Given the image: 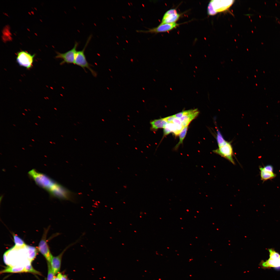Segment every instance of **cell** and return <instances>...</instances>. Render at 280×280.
Listing matches in <instances>:
<instances>
[{"mask_svg": "<svg viewBox=\"0 0 280 280\" xmlns=\"http://www.w3.org/2000/svg\"><path fill=\"white\" fill-rule=\"evenodd\" d=\"M32 141H34V140L33 139H32Z\"/></svg>", "mask_w": 280, "mask_h": 280, "instance_id": "cell-30", "label": "cell"}, {"mask_svg": "<svg viewBox=\"0 0 280 280\" xmlns=\"http://www.w3.org/2000/svg\"><path fill=\"white\" fill-rule=\"evenodd\" d=\"M261 179L263 182L269 180H271L276 176L273 172V167L271 165H268L262 167L260 166Z\"/></svg>", "mask_w": 280, "mask_h": 280, "instance_id": "cell-10", "label": "cell"}, {"mask_svg": "<svg viewBox=\"0 0 280 280\" xmlns=\"http://www.w3.org/2000/svg\"><path fill=\"white\" fill-rule=\"evenodd\" d=\"M234 1H211L208 7V14L212 15L226 10L233 3Z\"/></svg>", "mask_w": 280, "mask_h": 280, "instance_id": "cell-4", "label": "cell"}, {"mask_svg": "<svg viewBox=\"0 0 280 280\" xmlns=\"http://www.w3.org/2000/svg\"><path fill=\"white\" fill-rule=\"evenodd\" d=\"M174 118L175 117L173 115L164 118L167 123H170L172 122Z\"/></svg>", "mask_w": 280, "mask_h": 280, "instance_id": "cell-22", "label": "cell"}, {"mask_svg": "<svg viewBox=\"0 0 280 280\" xmlns=\"http://www.w3.org/2000/svg\"><path fill=\"white\" fill-rule=\"evenodd\" d=\"M35 124H36V125H38V124H37L36 123H35Z\"/></svg>", "mask_w": 280, "mask_h": 280, "instance_id": "cell-29", "label": "cell"}, {"mask_svg": "<svg viewBox=\"0 0 280 280\" xmlns=\"http://www.w3.org/2000/svg\"><path fill=\"white\" fill-rule=\"evenodd\" d=\"M79 43L75 41L74 47L71 49L64 53L57 52V55L55 58L60 59L62 60L60 62V65L65 64H74L77 48L79 45Z\"/></svg>", "mask_w": 280, "mask_h": 280, "instance_id": "cell-5", "label": "cell"}, {"mask_svg": "<svg viewBox=\"0 0 280 280\" xmlns=\"http://www.w3.org/2000/svg\"><path fill=\"white\" fill-rule=\"evenodd\" d=\"M183 116L180 118L184 126L188 125L198 115L199 111L197 109L185 110Z\"/></svg>", "mask_w": 280, "mask_h": 280, "instance_id": "cell-11", "label": "cell"}, {"mask_svg": "<svg viewBox=\"0 0 280 280\" xmlns=\"http://www.w3.org/2000/svg\"><path fill=\"white\" fill-rule=\"evenodd\" d=\"M218 148L214 150L213 152L227 159L233 164H235L233 158V148L230 142L225 141L222 144L218 145Z\"/></svg>", "mask_w": 280, "mask_h": 280, "instance_id": "cell-3", "label": "cell"}, {"mask_svg": "<svg viewBox=\"0 0 280 280\" xmlns=\"http://www.w3.org/2000/svg\"><path fill=\"white\" fill-rule=\"evenodd\" d=\"M25 272L24 267L8 266L0 272L1 274L5 273H21Z\"/></svg>", "mask_w": 280, "mask_h": 280, "instance_id": "cell-14", "label": "cell"}, {"mask_svg": "<svg viewBox=\"0 0 280 280\" xmlns=\"http://www.w3.org/2000/svg\"><path fill=\"white\" fill-rule=\"evenodd\" d=\"M79 241V239L75 242L71 243L67 246L63 251L58 256L52 257L50 264L52 271L55 275L59 271L62 255L65 252L69 247L76 244Z\"/></svg>", "mask_w": 280, "mask_h": 280, "instance_id": "cell-9", "label": "cell"}, {"mask_svg": "<svg viewBox=\"0 0 280 280\" xmlns=\"http://www.w3.org/2000/svg\"><path fill=\"white\" fill-rule=\"evenodd\" d=\"M22 114H23V115H25V114H24V113H22Z\"/></svg>", "mask_w": 280, "mask_h": 280, "instance_id": "cell-28", "label": "cell"}, {"mask_svg": "<svg viewBox=\"0 0 280 280\" xmlns=\"http://www.w3.org/2000/svg\"><path fill=\"white\" fill-rule=\"evenodd\" d=\"M27 257L30 262H32L34 258L38 252V248L36 247L28 245L26 246Z\"/></svg>", "mask_w": 280, "mask_h": 280, "instance_id": "cell-16", "label": "cell"}, {"mask_svg": "<svg viewBox=\"0 0 280 280\" xmlns=\"http://www.w3.org/2000/svg\"><path fill=\"white\" fill-rule=\"evenodd\" d=\"M171 131L170 129L166 126L164 128V136H166L170 132H171Z\"/></svg>", "mask_w": 280, "mask_h": 280, "instance_id": "cell-24", "label": "cell"}, {"mask_svg": "<svg viewBox=\"0 0 280 280\" xmlns=\"http://www.w3.org/2000/svg\"><path fill=\"white\" fill-rule=\"evenodd\" d=\"M35 55V54L32 55L24 51L19 52L17 53V62L20 66L29 69L32 66Z\"/></svg>", "mask_w": 280, "mask_h": 280, "instance_id": "cell-6", "label": "cell"}, {"mask_svg": "<svg viewBox=\"0 0 280 280\" xmlns=\"http://www.w3.org/2000/svg\"><path fill=\"white\" fill-rule=\"evenodd\" d=\"M48 273L47 280H54L55 276L51 268L50 263L48 262Z\"/></svg>", "mask_w": 280, "mask_h": 280, "instance_id": "cell-20", "label": "cell"}, {"mask_svg": "<svg viewBox=\"0 0 280 280\" xmlns=\"http://www.w3.org/2000/svg\"><path fill=\"white\" fill-rule=\"evenodd\" d=\"M92 37V35H90L88 38L85 45L82 50L77 51L75 54L74 64L81 67L85 71V69H88L90 71L93 76L96 77L97 75V73L95 71L92 69L91 67V65L88 62L85 54V49Z\"/></svg>", "mask_w": 280, "mask_h": 280, "instance_id": "cell-2", "label": "cell"}, {"mask_svg": "<svg viewBox=\"0 0 280 280\" xmlns=\"http://www.w3.org/2000/svg\"><path fill=\"white\" fill-rule=\"evenodd\" d=\"M28 174L37 185L47 191L52 197L61 200H74L72 193L45 174L34 169Z\"/></svg>", "mask_w": 280, "mask_h": 280, "instance_id": "cell-1", "label": "cell"}, {"mask_svg": "<svg viewBox=\"0 0 280 280\" xmlns=\"http://www.w3.org/2000/svg\"><path fill=\"white\" fill-rule=\"evenodd\" d=\"M38 117H39V118H41V117H40V116H38Z\"/></svg>", "mask_w": 280, "mask_h": 280, "instance_id": "cell-27", "label": "cell"}, {"mask_svg": "<svg viewBox=\"0 0 280 280\" xmlns=\"http://www.w3.org/2000/svg\"><path fill=\"white\" fill-rule=\"evenodd\" d=\"M54 280H61L60 277L58 276L56 277H55Z\"/></svg>", "mask_w": 280, "mask_h": 280, "instance_id": "cell-26", "label": "cell"}, {"mask_svg": "<svg viewBox=\"0 0 280 280\" xmlns=\"http://www.w3.org/2000/svg\"><path fill=\"white\" fill-rule=\"evenodd\" d=\"M25 272H30L33 274L41 275V273L34 269L31 265V262L24 266Z\"/></svg>", "mask_w": 280, "mask_h": 280, "instance_id": "cell-19", "label": "cell"}, {"mask_svg": "<svg viewBox=\"0 0 280 280\" xmlns=\"http://www.w3.org/2000/svg\"><path fill=\"white\" fill-rule=\"evenodd\" d=\"M262 266L264 267H280V258L277 259L269 258L266 261L263 262Z\"/></svg>", "mask_w": 280, "mask_h": 280, "instance_id": "cell-15", "label": "cell"}, {"mask_svg": "<svg viewBox=\"0 0 280 280\" xmlns=\"http://www.w3.org/2000/svg\"><path fill=\"white\" fill-rule=\"evenodd\" d=\"M179 24L175 23L161 24L156 27L149 29L148 30L137 31L138 32L143 33H157L168 31L175 28Z\"/></svg>", "mask_w": 280, "mask_h": 280, "instance_id": "cell-8", "label": "cell"}, {"mask_svg": "<svg viewBox=\"0 0 280 280\" xmlns=\"http://www.w3.org/2000/svg\"><path fill=\"white\" fill-rule=\"evenodd\" d=\"M167 123L164 118L151 120L150 122V129L151 131H155L159 129L164 128Z\"/></svg>", "mask_w": 280, "mask_h": 280, "instance_id": "cell-12", "label": "cell"}, {"mask_svg": "<svg viewBox=\"0 0 280 280\" xmlns=\"http://www.w3.org/2000/svg\"><path fill=\"white\" fill-rule=\"evenodd\" d=\"M188 125L184 127L179 134V141L175 146L174 149L177 150L180 144H182L186 135Z\"/></svg>", "mask_w": 280, "mask_h": 280, "instance_id": "cell-18", "label": "cell"}, {"mask_svg": "<svg viewBox=\"0 0 280 280\" xmlns=\"http://www.w3.org/2000/svg\"><path fill=\"white\" fill-rule=\"evenodd\" d=\"M185 113V111H183L173 115V116L175 117L180 119L183 116Z\"/></svg>", "mask_w": 280, "mask_h": 280, "instance_id": "cell-23", "label": "cell"}, {"mask_svg": "<svg viewBox=\"0 0 280 280\" xmlns=\"http://www.w3.org/2000/svg\"><path fill=\"white\" fill-rule=\"evenodd\" d=\"M13 236L15 243L13 247L16 249H20L25 247L27 245L24 241L17 235L13 233Z\"/></svg>", "mask_w": 280, "mask_h": 280, "instance_id": "cell-17", "label": "cell"}, {"mask_svg": "<svg viewBox=\"0 0 280 280\" xmlns=\"http://www.w3.org/2000/svg\"><path fill=\"white\" fill-rule=\"evenodd\" d=\"M48 229L44 230L42 238L39 243L38 250L44 256L48 262L50 263L53 257L50 251L46 237Z\"/></svg>", "mask_w": 280, "mask_h": 280, "instance_id": "cell-7", "label": "cell"}, {"mask_svg": "<svg viewBox=\"0 0 280 280\" xmlns=\"http://www.w3.org/2000/svg\"><path fill=\"white\" fill-rule=\"evenodd\" d=\"M269 258L271 259H277L280 258V255L272 249H269Z\"/></svg>", "mask_w": 280, "mask_h": 280, "instance_id": "cell-21", "label": "cell"}, {"mask_svg": "<svg viewBox=\"0 0 280 280\" xmlns=\"http://www.w3.org/2000/svg\"><path fill=\"white\" fill-rule=\"evenodd\" d=\"M58 276L60 277L61 280H67L66 276L62 275L61 273H59Z\"/></svg>", "mask_w": 280, "mask_h": 280, "instance_id": "cell-25", "label": "cell"}, {"mask_svg": "<svg viewBox=\"0 0 280 280\" xmlns=\"http://www.w3.org/2000/svg\"><path fill=\"white\" fill-rule=\"evenodd\" d=\"M180 17V15L177 13H172L166 16L164 15L160 24L175 23Z\"/></svg>", "mask_w": 280, "mask_h": 280, "instance_id": "cell-13", "label": "cell"}]
</instances>
